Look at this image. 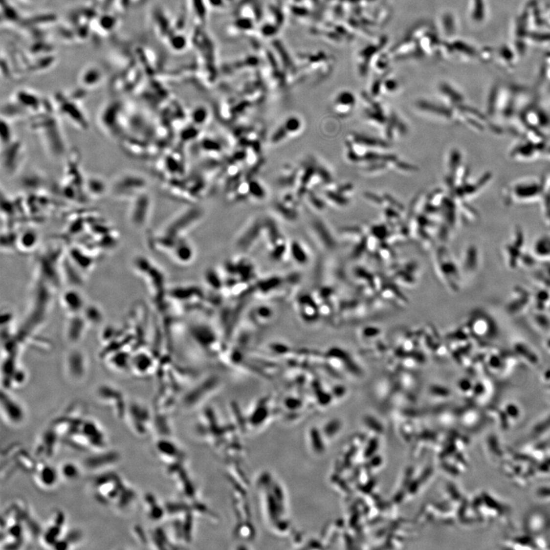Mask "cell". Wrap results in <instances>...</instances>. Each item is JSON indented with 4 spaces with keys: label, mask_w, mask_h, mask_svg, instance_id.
Segmentation results:
<instances>
[{
    "label": "cell",
    "mask_w": 550,
    "mask_h": 550,
    "mask_svg": "<svg viewBox=\"0 0 550 550\" xmlns=\"http://www.w3.org/2000/svg\"><path fill=\"white\" fill-rule=\"evenodd\" d=\"M35 122L34 127L38 132L47 152L54 157H59L65 151V140L61 125L55 116L43 115V122Z\"/></svg>",
    "instance_id": "cell-3"
},
{
    "label": "cell",
    "mask_w": 550,
    "mask_h": 550,
    "mask_svg": "<svg viewBox=\"0 0 550 550\" xmlns=\"http://www.w3.org/2000/svg\"><path fill=\"white\" fill-rule=\"evenodd\" d=\"M116 459H117V456L113 453L96 455V456L90 457L87 460V465L90 468H101L106 464H110V463L113 462L116 460Z\"/></svg>",
    "instance_id": "cell-12"
},
{
    "label": "cell",
    "mask_w": 550,
    "mask_h": 550,
    "mask_svg": "<svg viewBox=\"0 0 550 550\" xmlns=\"http://www.w3.org/2000/svg\"><path fill=\"white\" fill-rule=\"evenodd\" d=\"M12 101L17 104L24 112L38 113L43 107L44 101L38 93L28 89H20L13 95Z\"/></svg>",
    "instance_id": "cell-7"
},
{
    "label": "cell",
    "mask_w": 550,
    "mask_h": 550,
    "mask_svg": "<svg viewBox=\"0 0 550 550\" xmlns=\"http://www.w3.org/2000/svg\"><path fill=\"white\" fill-rule=\"evenodd\" d=\"M82 93H57L54 96V106L57 112L62 117L79 130L88 131L89 121L81 105Z\"/></svg>",
    "instance_id": "cell-2"
},
{
    "label": "cell",
    "mask_w": 550,
    "mask_h": 550,
    "mask_svg": "<svg viewBox=\"0 0 550 550\" xmlns=\"http://www.w3.org/2000/svg\"><path fill=\"white\" fill-rule=\"evenodd\" d=\"M20 240L23 246L27 245L28 247H32L38 240V236L36 232H34L33 230H26L22 234Z\"/></svg>",
    "instance_id": "cell-16"
},
{
    "label": "cell",
    "mask_w": 550,
    "mask_h": 550,
    "mask_svg": "<svg viewBox=\"0 0 550 550\" xmlns=\"http://www.w3.org/2000/svg\"><path fill=\"white\" fill-rule=\"evenodd\" d=\"M16 138L14 137V132L12 130L10 120L2 116L1 119V143L2 146L9 145L13 142Z\"/></svg>",
    "instance_id": "cell-13"
},
{
    "label": "cell",
    "mask_w": 550,
    "mask_h": 550,
    "mask_svg": "<svg viewBox=\"0 0 550 550\" xmlns=\"http://www.w3.org/2000/svg\"><path fill=\"white\" fill-rule=\"evenodd\" d=\"M20 1H23V2H34V1H36V0H20Z\"/></svg>",
    "instance_id": "cell-17"
},
{
    "label": "cell",
    "mask_w": 550,
    "mask_h": 550,
    "mask_svg": "<svg viewBox=\"0 0 550 550\" xmlns=\"http://www.w3.org/2000/svg\"><path fill=\"white\" fill-rule=\"evenodd\" d=\"M122 105L119 102L112 101L106 103L97 115V123L109 136H117L120 132V126L123 121Z\"/></svg>",
    "instance_id": "cell-4"
},
{
    "label": "cell",
    "mask_w": 550,
    "mask_h": 550,
    "mask_svg": "<svg viewBox=\"0 0 550 550\" xmlns=\"http://www.w3.org/2000/svg\"><path fill=\"white\" fill-rule=\"evenodd\" d=\"M148 181L138 172L128 171L115 175L110 183V192L112 198L120 200H131L136 196L145 192Z\"/></svg>",
    "instance_id": "cell-1"
},
{
    "label": "cell",
    "mask_w": 550,
    "mask_h": 550,
    "mask_svg": "<svg viewBox=\"0 0 550 550\" xmlns=\"http://www.w3.org/2000/svg\"><path fill=\"white\" fill-rule=\"evenodd\" d=\"M38 479L44 487H51L58 482V474L54 468L44 464L38 472Z\"/></svg>",
    "instance_id": "cell-11"
},
{
    "label": "cell",
    "mask_w": 550,
    "mask_h": 550,
    "mask_svg": "<svg viewBox=\"0 0 550 550\" xmlns=\"http://www.w3.org/2000/svg\"><path fill=\"white\" fill-rule=\"evenodd\" d=\"M2 411L5 418L12 423H19L24 419V411L16 401L11 400L9 396L2 397Z\"/></svg>",
    "instance_id": "cell-10"
},
{
    "label": "cell",
    "mask_w": 550,
    "mask_h": 550,
    "mask_svg": "<svg viewBox=\"0 0 550 550\" xmlns=\"http://www.w3.org/2000/svg\"><path fill=\"white\" fill-rule=\"evenodd\" d=\"M441 270H442V274H446L445 278L449 282H450V280L452 278H456V280L459 279V270L456 264H454L453 261L447 260L445 263H444L443 265H441ZM460 280V279H459Z\"/></svg>",
    "instance_id": "cell-15"
},
{
    "label": "cell",
    "mask_w": 550,
    "mask_h": 550,
    "mask_svg": "<svg viewBox=\"0 0 550 550\" xmlns=\"http://www.w3.org/2000/svg\"><path fill=\"white\" fill-rule=\"evenodd\" d=\"M128 219L134 227L141 228L149 221L152 210V198L149 193L140 194L130 201Z\"/></svg>",
    "instance_id": "cell-6"
},
{
    "label": "cell",
    "mask_w": 550,
    "mask_h": 550,
    "mask_svg": "<svg viewBox=\"0 0 550 550\" xmlns=\"http://www.w3.org/2000/svg\"><path fill=\"white\" fill-rule=\"evenodd\" d=\"M84 188L87 198L100 199L110 192V183L99 175H90L84 178Z\"/></svg>",
    "instance_id": "cell-8"
},
{
    "label": "cell",
    "mask_w": 550,
    "mask_h": 550,
    "mask_svg": "<svg viewBox=\"0 0 550 550\" xmlns=\"http://www.w3.org/2000/svg\"><path fill=\"white\" fill-rule=\"evenodd\" d=\"M61 475L66 480L74 481L81 475V471L74 463L66 462L61 467Z\"/></svg>",
    "instance_id": "cell-14"
},
{
    "label": "cell",
    "mask_w": 550,
    "mask_h": 550,
    "mask_svg": "<svg viewBox=\"0 0 550 550\" xmlns=\"http://www.w3.org/2000/svg\"><path fill=\"white\" fill-rule=\"evenodd\" d=\"M25 153L24 143L16 138L2 146V167L5 175L13 176L20 171L25 161Z\"/></svg>",
    "instance_id": "cell-5"
},
{
    "label": "cell",
    "mask_w": 550,
    "mask_h": 550,
    "mask_svg": "<svg viewBox=\"0 0 550 550\" xmlns=\"http://www.w3.org/2000/svg\"><path fill=\"white\" fill-rule=\"evenodd\" d=\"M103 77L104 75L100 67L90 65L81 72L79 76V84L86 90L95 89L101 84Z\"/></svg>",
    "instance_id": "cell-9"
}]
</instances>
